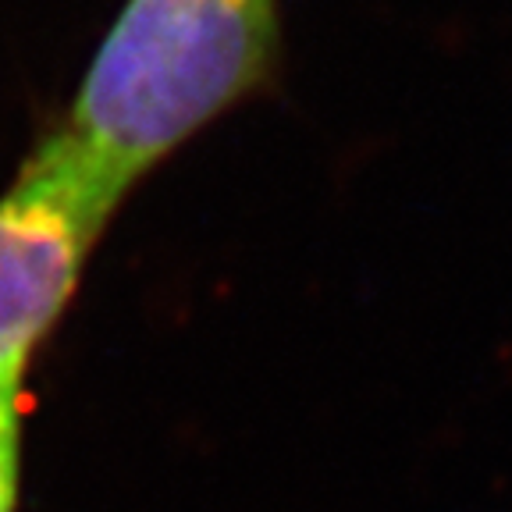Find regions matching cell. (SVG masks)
I'll return each instance as SVG.
<instances>
[{
	"label": "cell",
	"mask_w": 512,
	"mask_h": 512,
	"mask_svg": "<svg viewBox=\"0 0 512 512\" xmlns=\"http://www.w3.org/2000/svg\"><path fill=\"white\" fill-rule=\"evenodd\" d=\"M281 0H125L36 143L114 210L224 114L281 82Z\"/></svg>",
	"instance_id": "1"
},
{
	"label": "cell",
	"mask_w": 512,
	"mask_h": 512,
	"mask_svg": "<svg viewBox=\"0 0 512 512\" xmlns=\"http://www.w3.org/2000/svg\"><path fill=\"white\" fill-rule=\"evenodd\" d=\"M29 377H0V512H18L25 477Z\"/></svg>",
	"instance_id": "3"
},
{
	"label": "cell",
	"mask_w": 512,
	"mask_h": 512,
	"mask_svg": "<svg viewBox=\"0 0 512 512\" xmlns=\"http://www.w3.org/2000/svg\"><path fill=\"white\" fill-rule=\"evenodd\" d=\"M118 210L40 143L0 192V377H32Z\"/></svg>",
	"instance_id": "2"
}]
</instances>
